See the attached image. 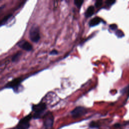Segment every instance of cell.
I'll return each instance as SVG.
<instances>
[{
	"mask_svg": "<svg viewBox=\"0 0 129 129\" xmlns=\"http://www.w3.org/2000/svg\"><path fill=\"white\" fill-rule=\"evenodd\" d=\"M46 108V105L45 103L43 102H40L37 104L33 105L32 106V109L34 112L33 117L35 119L41 117Z\"/></svg>",
	"mask_w": 129,
	"mask_h": 129,
	"instance_id": "cell-1",
	"label": "cell"
},
{
	"mask_svg": "<svg viewBox=\"0 0 129 129\" xmlns=\"http://www.w3.org/2000/svg\"><path fill=\"white\" fill-rule=\"evenodd\" d=\"M29 36L30 39L33 42H37L39 40L40 38L39 30L36 25H33L30 28Z\"/></svg>",
	"mask_w": 129,
	"mask_h": 129,
	"instance_id": "cell-2",
	"label": "cell"
},
{
	"mask_svg": "<svg viewBox=\"0 0 129 129\" xmlns=\"http://www.w3.org/2000/svg\"><path fill=\"white\" fill-rule=\"evenodd\" d=\"M32 118L31 114L22 118L17 125V129H28L30 126L29 121Z\"/></svg>",
	"mask_w": 129,
	"mask_h": 129,
	"instance_id": "cell-3",
	"label": "cell"
},
{
	"mask_svg": "<svg viewBox=\"0 0 129 129\" xmlns=\"http://www.w3.org/2000/svg\"><path fill=\"white\" fill-rule=\"evenodd\" d=\"M44 125L45 129H52L53 124V116L51 112L46 113L44 115Z\"/></svg>",
	"mask_w": 129,
	"mask_h": 129,
	"instance_id": "cell-4",
	"label": "cell"
},
{
	"mask_svg": "<svg viewBox=\"0 0 129 129\" xmlns=\"http://www.w3.org/2000/svg\"><path fill=\"white\" fill-rule=\"evenodd\" d=\"M87 109L85 107L78 106L71 112V114L74 118H78L85 115L87 113Z\"/></svg>",
	"mask_w": 129,
	"mask_h": 129,
	"instance_id": "cell-5",
	"label": "cell"
},
{
	"mask_svg": "<svg viewBox=\"0 0 129 129\" xmlns=\"http://www.w3.org/2000/svg\"><path fill=\"white\" fill-rule=\"evenodd\" d=\"M22 79L21 78H15L10 82H8L5 86V87L6 88H11L16 89L18 87L19 85L20 84V83L22 82Z\"/></svg>",
	"mask_w": 129,
	"mask_h": 129,
	"instance_id": "cell-6",
	"label": "cell"
},
{
	"mask_svg": "<svg viewBox=\"0 0 129 129\" xmlns=\"http://www.w3.org/2000/svg\"><path fill=\"white\" fill-rule=\"evenodd\" d=\"M17 45L19 47L26 51H30L32 49V46L31 44L29 42L25 40H22V41L19 42L17 43Z\"/></svg>",
	"mask_w": 129,
	"mask_h": 129,
	"instance_id": "cell-7",
	"label": "cell"
},
{
	"mask_svg": "<svg viewBox=\"0 0 129 129\" xmlns=\"http://www.w3.org/2000/svg\"><path fill=\"white\" fill-rule=\"evenodd\" d=\"M102 21V20L100 17H95L90 20L89 22V25L90 27H93L98 25Z\"/></svg>",
	"mask_w": 129,
	"mask_h": 129,
	"instance_id": "cell-8",
	"label": "cell"
},
{
	"mask_svg": "<svg viewBox=\"0 0 129 129\" xmlns=\"http://www.w3.org/2000/svg\"><path fill=\"white\" fill-rule=\"evenodd\" d=\"M94 12V8L93 6H90L87 9L85 13V16L86 18H88L91 17L93 14Z\"/></svg>",
	"mask_w": 129,
	"mask_h": 129,
	"instance_id": "cell-9",
	"label": "cell"
},
{
	"mask_svg": "<svg viewBox=\"0 0 129 129\" xmlns=\"http://www.w3.org/2000/svg\"><path fill=\"white\" fill-rule=\"evenodd\" d=\"M12 17V14H9L7 15V16H6L5 17L3 18V19L1 20V25L2 26L3 25H5L7 22Z\"/></svg>",
	"mask_w": 129,
	"mask_h": 129,
	"instance_id": "cell-10",
	"label": "cell"
},
{
	"mask_svg": "<svg viewBox=\"0 0 129 129\" xmlns=\"http://www.w3.org/2000/svg\"><path fill=\"white\" fill-rule=\"evenodd\" d=\"M21 54H22V52H20V51H19V52H17L16 54H15L13 56L12 59V61H13V62L17 61L19 59V58L20 57V56L21 55Z\"/></svg>",
	"mask_w": 129,
	"mask_h": 129,
	"instance_id": "cell-11",
	"label": "cell"
},
{
	"mask_svg": "<svg viewBox=\"0 0 129 129\" xmlns=\"http://www.w3.org/2000/svg\"><path fill=\"white\" fill-rule=\"evenodd\" d=\"M83 2H84V1H82V0H75L74 1L75 5L77 7H78L79 9H80L81 8Z\"/></svg>",
	"mask_w": 129,
	"mask_h": 129,
	"instance_id": "cell-12",
	"label": "cell"
},
{
	"mask_svg": "<svg viewBox=\"0 0 129 129\" xmlns=\"http://www.w3.org/2000/svg\"><path fill=\"white\" fill-rule=\"evenodd\" d=\"M115 35L118 37H122L124 36V33H123L122 31H121L120 30H117L115 31Z\"/></svg>",
	"mask_w": 129,
	"mask_h": 129,
	"instance_id": "cell-13",
	"label": "cell"
},
{
	"mask_svg": "<svg viewBox=\"0 0 129 129\" xmlns=\"http://www.w3.org/2000/svg\"><path fill=\"white\" fill-rule=\"evenodd\" d=\"M123 90V93H126V92L127 93V98L126 100H127L128 98H129V85L128 86H127L126 87L123 88L122 89V91Z\"/></svg>",
	"mask_w": 129,
	"mask_h": 129,
	"instance_id": "cell-14",
	"label": "cell"
},
{
	"mask_svg": "<svg viewBox=\"0 0 129 129\" xmlns=\"http://www.w3.org/2000/svg\"><path fill=\"white\" fill-rule=\"evenodd\" d=\"M89 126L91 128H95V127H98V125H97V124L96 122H95L94 121H92L90 123Z\"/></svg>",
	"mask_w": 129,
	"mask_h": 129,
	"instance_id": "cell-15",
	"label": "cell"
},
{
	"mask_svg": "<svg viewBox=\"0 0 129 129\" xmlns=\"http://www.w3.org/2000/svg\"><path fill=\"white\" fill-rule=\"evenodd\" d=\"M102 4V1H100V0H98V1H96L95 3V6L96 7L98 8L100 6H101Z\"/></svg>",
	"mask_w": 129,
	"mask_h": 129,
	"instance_id": "cell-16",
	"label": "cell"
},
{
	"mask_svg": "<svg viewBox=\"0 0 129 129\" xmlns=\"http://www.w3.org/2000/svg\"><path fill=\"white\" fill-rule=\"evenodd\" d=\"M109 28L112 30H115L116 29H117V26L115 24H111L109 25Z\"/></svg>",
	"mask_w": 129,
	"mask_h": 129,
	"instance_id": "cell-17",
	"label": "cell"
},
{
	"mask_svg": "<svg viewBox=\"0 0 129 129\" xmlns=\"http://www.w3.org/2000/svg\"><path fill=\"white\" fill-rule=\"evenodd\" d=\"M106 4L108 6H111V5H112L114 3H115V1H106Z\"/></svg>",
	"mask_w": 129,
	"mask_h": 129,
	"instance_id": "cell-18",
	"label": "cell"
},
{
	"mask_svg": "<svg viewBox=\"0 0 129 129\" xmlns=\"http://www.w3.org/2000/svg\"><path fill=\"white\" fill-rule=\"evenodd\" d=\"M58 54V51L55 49H53L49 52L50 55H56Z\"/></svg>",
	"mask_w": 129,
	"mask_h": 129,
	"instance_id": "cell-19",
	"label": "cell"
}]
</instances>
